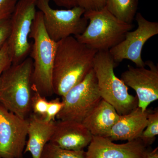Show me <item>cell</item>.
<instances>
[{
    "instance_id": "6da1fadb",
    "label": "cell",
    "mask_w": 158,
    "mask_h": 158,
    "mask_svg": "<svg viewBox=\"0 0 158 158\" xmlns=\"http://www.w3.org/2000/svg\"><path fill=\"white\" fill-rule=\"evenodd\" d=\"M97 52L74 36L57 42L52 72L54 94L62 97L81 81L93 69Z\"/></svg>"
},
{
    "instance_id": "7a4b0ae2",
    "label": "cell",
    "mask_w": 158,
    "mask_h": 158,
    "mask_svg": "<svg viewBox=\"0 0 158 158\" xmlns=\"http://www.w3.org/2000/svg\"><path fill=\"white\" fill-rule=\"evenodd\" d=\"M29 38L34 40L31 51L33 62L32 90L45 97L52 96L54 94L52 72L57 42L51 39L47 33L40 11L36 12Z\"/></svg>"
},
{
    "instance_id": "3957f363",
    "label": "cell",
    "mask_w": 158,
    "mask_h": 158,
    "mask_svg": "<svg viewBox=\"0 0 158 158\" xmlns=\"http://www.w3.org/2000/svg\"><path fill=\"white\" fill-rule=\"evenodd\" d=\"M33 62L31 58L12 64L3 73L0 82V104L24 118L32 111L33 91L31 77Z\"/></svg>"
},
{
    "instance_id": "277c9868",
    "label": "cell",
    "mask_w": 158,
    "mask_h": 158,
    "mask_svg": "<svg viewBox=\"0 0 158 158\" xmlns=\"http://www.w3.org/2000/svg\"><path fill=\"white\" fill-rule=\"evenodd\" d=\"M117 65L109 51H98L94 59L93 69L102 99L122 115L138 107V100L137 96L129 93L127 86L116 76L114 68Z\"/></svg>"
},
{
    "instance_id": "5b68a950",
    "label": "cell",
    "mask_w": 158,
    "mask_h": 158,
    "mask_svg": "<svg viewBox=\"0 0 158 158\" xmlns=\"http://www.w3.org/2000/svg\"><path fill=\"white\" fill-rule=\"evenodd\" d=\"M84 16L89 23L82 34L74 37L97 51L110 50L122 42L134 27L118 20L106 7L98 11H85Z\"/></svg>"
},
{
    "instance_id": "8992f818",
    "label": "cell",
    "mask_w": 158,
    "mask_h": 158,
    "mask_svg": "<svg viewBox=\"0 0 158 158\" xmlns=\"http://www.w3.org/2000/svg\"><path fill=\"white\" fill-rule=\"evenodd\" d=\"M62 98L63 107L56 118L82 123L102 99L93 69Z\"/></svg>"
},
{
    "instance_id": "52a82bcc",
    "label": "cell",
    "mask_w": 158,
    "mask_h": 158,
    "mask_svg": "<svg viewBox=\"0 0 158 158\" xmlns=\"http://www.w3.org/2000/svg\"><path fill=\"white\" fill-rule=\"evenodd\" d=\"M50 1L37 0V8L42 12L44 28L51 39L57 42L85 31L88 23L84 16L85 9L79 6L64 10L53 9Z\"/></svg>"
},
{
    "instance_id": "ba28073f",
    "label": "cell",
    "mask_w": 158,
    "mask_h": 158,
    "mask_svg": "<svg viewBox=\"0 0 158 158\" xmlns=\"http://www.w3.org/2000/svg\"><path fill=\"white\" fill-rule=\"evenodd\" d=\"M36 8L37 0H19L10 17L11 30L7 42L12 64L22 62L31 52L28 39Z\"/></svg>"
},
{
    "instance_id": "9c48e42d",
    "label": "cell",
    "mask_w": 158,
    "mask_h": 158,
    "mask_svg": "<svg viewBox=\"0 0 158 158\" xmlns=\"http://www.w3.org/2000/svg\"><path fill=\"white\" fill-rule=\"evenodd\" d=\"M135 19L137 28L127 32L124 39L110 49L109 52L117 63L127 59L135 63L136 67H145L141 57L142 49L148 40L158 34V23L148 20L140 13H136Z\"/></svg>"
},
{
    "instance_id": "30bf717a",
    "label": "cell",
    "mask_w": 158,
    "mask_h": 158,
    "mask_svg": "<svg viewBox=\"0 0 158 158\" xmlns=\"http://www.w3.org/2000/svg\"><path fill=\"white\" fill-rule=\"evenodd\" d=\"M27 118L0 104V158H23L27 138Z\"/></svg>"
},
{
    "instance_id": "8fae6325",
    "label": "cell",
    "mask_w": 158,
    "mask_h": 158,
    "mask_svg": "<svg viewBox=\"0 0 158 158\" xmlns=\"http://www.w3.org/2000/svg\"><path fill=\"white\" fill-rule=\"evenodd\" d=\"M144 62L148 69L128 65L120 77L125 85L135 91L138 107L143 111L158 99V66L150 60Z\"/></svg>"
},
{
    "instance_id": "7c38bea8",
    "label": "cell",
    "mask_w": 158,
    "mask_h": 158,
    "mask_svg": "<svg viewBox=\"0 0 158 158\" xmlns=\"http://www.w3.org/2000/svg\"><path fill=\"white\" fill-rule=\"evenodd\" d=\"M147 148L140 138L119 144L106 137L93 136L85 158H142Z\"/></svg>"
},
{
    "instance_id": "4fadbf2b",
    "label": "cell",
    "mask_w": 158,
    "mask_h": 158,
    "mask_svg": "<svg viewBox=\"0 0 158 158\" xmlns=\"http://www.w3.org/2000/svg\"><path fill=\"white\" fill-rule=\"evenodd\" d=\"M92 137L82 123L59 120L55 122V129L50 142L63 149L80 151L88 146Z\"/></svg>"
},
{
    "instance_id": "5bb4252c",
    "label": "cell",
    "mask_w": 158,
    "mask_h": 158,
    "mask_svg": "<svg viewBox=\"0 0 158 158\" xmlns=\"http://www.w3.org/2000/svg\"><path fill=\"white\" fill-rule=\"evenodd\" d=\"M150 111H142L137 107L129 113L120 115L107 138L112 141H131L140 138L147 126Z\"/></svg>"
},
{
    "instance_id": "9a60e30c",
    "label": "cell",
    "mask_w": 158,
    "mask_h": 158,
    "mask_svg": "<svg viewBox=\"0 0 158 158\" xmlns=\"http://www.w3.org/2000/svg\"><path fill=\"white\" fill-rule=\"evenodd\" d=\"M27 137L24 153L29 152L33 158H40L43 149L50 141L55 129V121L32 114L27 118Z\"/></svg>"
},
{
    "instance_id": "2e32d148",
    "label": "cell",
    "mask_w": 158,
    "mask_h": 158,
    "mask_svg": "<svg viewBox=\"0 0 158 158\" xmlns=\"http://www.w3.org/2000/svg\"><path fill=\"white\" fill-rule=\"evenodd\" d=\"M119 116L112 105L102 99L82 123L93 136L107 137Z\"/></svg>"
},
{
    "instance_id": "e0dca14e",
    "label": "cell",
    "mask_w": 158,
    "mask_h": 158,
    "mask_svg": "<svg viewBox=\"0 0 158 158\" xmlns=\"http://www.w3.org/2000/svg\"><path fill=\"white\" fill-rule=\"evenodd\" d=\"M139 0H107L106 8L119 20L132 24Z\"/></svg>"
},
{
    "instance_id": "ac0fdd59",
    "label": "cell",
    "mask_w": 158,
    "mask_h": 158,
    "mask_svg": "<svg viewBox=\"0 0 158 158\" xmlns=\"http://www.w3.org/2000/svg\"><path fill=\"white\" fill-rule=\"evenodd\" d=\"M85 150L73 151L63 149L51 142L44 148L40 158H85Z\"/></svg>"
},
{
    "instance_id": "d6986e66",
    "label": "cell",
    "mask_w": 158,
    "mask_h": 158,
    "mask_svg": "<svg viewBox=\"0 0 158 158\" xmlns=\"http://www.w3.org/2000/svg\"><path fill=\"white\" fill-rule=\"evenodd\" d=\"M158 135V110L150 111L148 115L147 126L141 133L140 138L144 145L148 147L154 142Z\"/></svg>"
},
{
    "instance_id": "ffe728a7",
    "label": "cell",
    "mask_w": 158,
    "mask_h": 158,
    "mask_svg": "<svg viewBox=\"0 0 158 158\" xmlns=\"http://www.w3.org/2000/svg\"><path fill=\"white\" fill-rule=\"evenodd\" d=\"M31 108L34 114L45 118L48 106V101L46 97L36 91H33Z\"/></svg>"
},
{
    "instance_id": "44dd1931",
    "label": "cell",
    "mask_w": 158,
    "mask_h": 158,
    "mask_svg": "<svg viewBox=\"0 0 158 158\" xmlns=\"http://www.w3.org/2000/svg\"><path fill=\"white\" fill-rule=\"evenodd\" d=\"M12 64V58L6 42L0 49V82L4 72Z\"/></svg>"
},
{
    "instance_id": "7402d4cb",
    "label": "cell",
    "mask_w": 158,
    "mask_h": 158,
    "mask_svg": "<svg viewBox=\"0 0 158 158\" xmlns=\"http://www.w3.org/2000/svg\"><path fill=\"white\" fill-rule=\"evenodd\" d=\"M63 107L62 100L56 98L48 101L46 116L44 119L47 121H55V118Z\"/></svg>"
},
{
    "instance_id": "603a6c76",
    "label": "cell",
    "mask_w": 158,
    "mask_h": 158,
    "mask_svg": "<svg viewBox=\"0 0 158 158\" xmlns=\"http://www.w3.org/2000/svg\"><path fill=\"white\" fill-rule=\"evenodd\" d=\"M19 0H0V21L9 19Z\"/></svg>"
},
{
    "instance_id": "cb8c5ba5",
    "label": "cell",
    "mask_w": 158,
    "mask_h": 158,
    "mask_svg": "<svg viewBox=\"0 0 158 158\" xmlns=\"http://www.w3.org/2000/svg\"><path fill=\"white\" fill-rule=\"evenodd\" d=\"M107 0H77V6L83 8L85 11H98L103 9Z\"/></svg>"
},
{
    "instance_id": "d4e9b609",
    "label": "cell",
    "mask_w": 158,
    "mask_h": 158,
    "mask_svg": "<svg viewBox=\"0 0 158 158\" xmlns=\"http://www.w3.org/2000/svg\"><path fill=\"white\" fill-rule=\"evenodd\" d=\"M10 30V19L0 21V49L9 39Z\"/></svg>"
},
{
    "instance_id": "484cf974",
    "label": "cell",
    "mask_w": 158,
    "mask_h": 158,
    "mask_svg": "<svg viewBox=\"0 0 158 158\" xmlns=\"http://www.w3.org/2000/svg\"><path fill=\"white\" fill-rule=\"evenodd\" d=\"M57 6L70 9L77 6V0H52Z\"/></svg>"
},
{
    "instance_id": "4316f807",
    "label": "cell",
    "mask_w": 158,
    "mask_h": 158,
    "mask_svg": "<svg viewBox=\"0 0 158 158\" xmlns=\"http://www.w3.org/2000/svg\"><path fill=\"white\" fill-rule=\"evenodd\" d=\"M142 158H158V148L152 150L147 148Z\"/></svg>"
}]
</instances>
